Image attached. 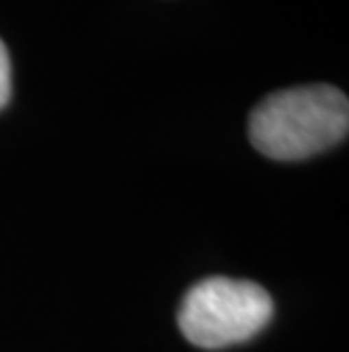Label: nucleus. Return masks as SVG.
I'll use <instances>...</instances> for the list:
<instances>
[{
	"instance_id": "nucleus-1",
	"label": "nucleus",
	"mask_w": 349,
	"mask_h": 352,
	"mask_svg": "<svg viewBox=\"0 0 349 352\" xmlns=\"http://www.w3.org/2000/svg\"><path fill=\"white\" fill-rule=\"evenodd\" d=\"M349 100L336 87L311 85L270 94L250 116V141L277 162H300L345 141Z\"/></svg>"
},
{
	"instance_id": "nucleus-2",
	"label": "nucleus",
	"mask_w": 349,
	"mask_h": 352,
	"mask_svg": "<svg viewBox=\"0 0 349 352\" xmlns=\"http://www.w3.org/2000/svg\"><path fill=\"white\" fill-rule=\"evenodd\" d=\"M272 298L250 280L206 277L184 296L177 323L197 348L218 350L252 339L270 323Z\"/></svg>"
},
{
	"instance_id": "nucleus-3",
	"label": "nucleus",
	"mask_w": 349,
	"mask_h": 352,
	"mask_svg": "<svg viewBox=\"0 0 349 352\" xmlns=\"http://www.w3.org/2000/svg\"><path fill=\"white\" fill-rule=\"evenodd\" d=\"M12 98V62L3 39H0V109Z\"/></svg>"
}]
</instances>
